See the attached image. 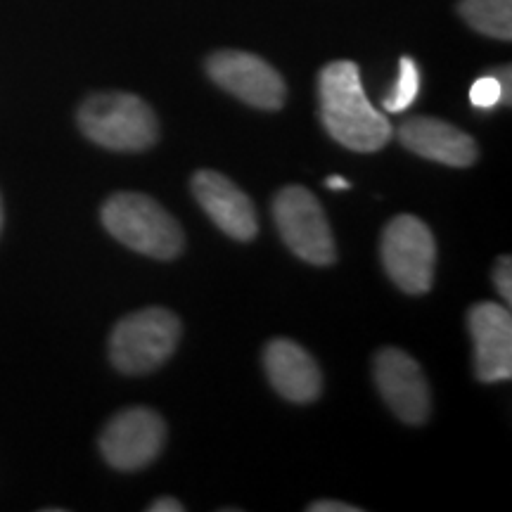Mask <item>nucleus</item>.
<instances>
[{
  "mask_svg": "<svg viewBox=\"0 0 512 512\" xmlns=\"http://www.w3.org/2000/svg\"><path fill=\"white\" fill-rule=\"evenodd\" d=\"M318 98L325 131L339 145L354 152H377L392 138V124L370 105L354 62L339 60L323 67Z\"/></svg>",
  "mask_w": 512,
  "mask_h": 512,
  "instance_id": "obj_1",
  "label": "nucleus"
},
{
  "mask_svg": "<svg viewBox=\"0 0 512 512\" xmlns=\"http://www.w3.org/2000/svg\"><path fill=\"white\" fill-rule=\"evenodd\" d=\"M102 223L121 245L152 259H174L183 252V230L152 197L117 192L102 207Z\"/></svg>",
  "mask_w": 512,
  "mask_h": 512,
  "instance_id": "obj_2",
  "label": "nucleus"
},
{
  "mask_svg": "<svg viewBox=\"0 0 512 512\" xmlns=\"http://www.w3.org/2000/svg\"><path fill=\"white\" fill-rule=\"evenodd\" d=\"M79 126L93 143L114 152H143L159 138L155 112L131 93L91 95L79 110Z\"/></svg>",
  "mask_w": 512,
  "mask_h": 512,
  "instance_id": "obj_3",
  "label": "nucleus"
},
{
  "mask_svg": "<svg viewBox=\"0 0 512 512\" xmlns=\"http://www.w3.org/2000/svg\"><path fill=\"white\" fill-rule=\"evenodd\" d=\"M181 339V320L169 309H143L121 318L110 339L114 368L126 375L157 370L174 354Z\"/></svg>",
  "mask_w": 512,
  "mask_h": 512,
  "instance_id": "obj_4",
  "label": "nucleus"
},
{
  "mask_svg": "<svg viewBox=\"0 0 512 512\" xmlns=\"http://www.w3.org/2000/svg\"><path fill=\"white\" fill-rule=\"evenodd\" d=\"M275 226L294 256L313 266H330L337 259L335 238L320 202L302 185H287L273 202Z\"/></svg>",
  "mask_w": 512,
  "mask_h": 512,
  "instance_id": "obj_5",
  "label": "nucleus"
},
{
  "mask_svg": "<svg viewBox=\"0 0 512 512\" xmlns=\"http://www.w3.org/2000/svg\"><path fill=\"white\" fill-rule=\"evenodd\" d=\"M434 261H437V242L425 221L401 214L387 223L382 233V264L403 292H430Z\"/></svg>",
  "mask_w": 512,
  "mask_h": 512,
  "instance_id": "obj_6",
  "label": "nucleus"
},
{
  "mask_svg": "<svg viewBox=\"0 0 512 512\" xmlns=\"http://www.w3.org/2000/svg\"><path fill=\"white\" fill-rule=\"evenodd\" d=\"M207 72L216 86L259 110H280L287 88L283 76L261 57L242 50H221L207 62Z\"/></svg>",
  "mask_w": 512,
  "mask_h": 512,
  "instance_id": "obj_7",
  "label": "nucleus"
},
{
  "mask_svg": "<svg viewBox=\"0 0 512 512\" xmlns=\"http://www.w3.org/2000/svg\"><path fill=\"white\" fill-rule=\"evenodd\" d=\"M166 425L150 408H126L107 422L100 451L117 470L131 472L150 465L162 453Z\"/></svg>",
  "mask_w": 512,
  "mask_h": 512,
  "instance_id": "obj_8",
  "label": "nucleus"
},
{
  "mask_svg": "<svg viewBox=\"0 0 512 512\" xmlns=\"http://www.w3.org/2000/svg\"><path fill=\"white\" fill-rule=\"evenodd\" d=\"M375 382L387 406L408 425L430 418V384L420 363L406 351L387 347L375 356Z\"/></svg>",
  "mask_w": 512,
  "mask_h": 512,
  "instance_id": "obj_9",
  "label": "nucleus"
},
{
  "mask_svg": "<svg viewBox=\"0 0 512 512\" xmlns=\"http://www.w3.org/2000/svg\"><path fill=\"white\" fill-rule=\"evenodd\" d=\"M475 342V370L482 382H505L512 377V316L508 306L482 302L467 316Z\"/></svg>",
  "mask_w": 512,
  "mask_h": 512,
  "instance_id": "obj_10",
  "label": "nucleus"
},
{
  "mask_svg": "<svg viewBox=\"0 0 512 512\" xmlns=\"http://www.w3.org/2000/svg\"><path fill=\"white\" fill-rule=\"evenodd\" d=\"M192 192L223 233L242 242L254 238L259 230L254 204L230 178L219 171H197L192 176Z\"/></svg>",
  "mask_w": 512,
  "mask_h": 512,
  "instance_id": "obj_11",
  "label": "nucleus"
},
{
  "mask_svg": "<svg viewBox=\"0 0 512 512\" xmlns=\"http://www.w3.org/2000/svg\"><path fill=\"white\" fill-rule=\"evenodd\" d=\"M399 138L403 147L411 150L413 155L446 166H458V169L472 166L479 155L475 138L448 121L434 117H413L403 121Z\"/></svg>",
  "mask_w": 512,
  "mask_h": 512,
  "instance_id": "obj_12",
  "label": "nucleus"
},
{
  "mask_svg": "<svg viewBox=\"0 0 512 512\" xmlns=\"http://www.w3.org/2000/svg\"><path fill=\"white\" fill-rule=\"evenodd\" d=\"M268 380L287 401L311 403L323 389L318 363L292 339H273L264 351Z\"/></svg>",
  "mask_w": 512,
  "mask_h": 512,
  "instance_id": "obj_13",
  "label": "nucleus"
},
{
  "mask_svg": "<svg viewBox=\"0 0 512 512\" xmlns=\"http://www.w3.org/2000/svg\"><path fill=\"white\" fill-rule=\"evenodd\" d=\"M460 15L479 34L498 41L512 38V0H460Z\"/></svg>",
  "mask_w": 512,
  "mask_h": 512,
  "instance_id": "obj_14",
  "label": "nucleus"
},
{
  "mask_svg": "<svg viewBox=\"0 0 512 512\" xmlns=\"http://www.w3.org/2000/svg\"><path fill=\"white\" fill-rule=\"evenodd\" d=\"M420 93V69L411 57H401V69H399V81L392 88V93L384 98V110L399 114L406 112L413 105L415 98Z\"/></svg>",
  "mask_w": 512,
  "mask_h": 512,
  "instance_id": "obj_15",
  "label": "nucleus"
},
{
  "mask_svg": "<svg viewBox=\"0 0 512 512\" xmlns=\"http://www.w3.org/2000/svg\"><path fill=\"white\" fill-rule=\"evenodd\" d=\"M470 102L477 110H494L498 102H510V67L498 69L472 83Z\"/></svg>",
  "mask_w": 512,
  "mask_h": 512,
  "instance_id": "obj_16",
  "label": "nucleus"
},
{
  "mask_svg": "<svg viewBox=\"0 0 512 512\" xmlns=\"http://www.w3.org/2000/svg\"><path fill=\"white\" fill-rule=\"evenodd\" d=\"M494 283L498 287V294L503 297L505 304L512 302V264L510 256H501L494 271Z\"/></svg>",
  "mask_w": 512,
  "mask_h": 512,
  "instance_id": "obj_17",
  "label": "nucleus"
},
{
  "mask_svg": "<svg viewBox=\"0 0 512 512\" xmlns=\"http://www.w3.org/2000/svg\"><path fill=\"white\" fill-rule=\"evenodd\" d=\"M311 512H358L356 505L339 503V501H316L309 505Z\"/></svg>",
  "mask_w": 512,
  "mask_h": 512,
  "instance_id": "obj_18",
  "label": "nucleus"
},
{
  "mask_svg": "<svg viewBox=\"0 0 512 512\" xmlns=\"http://www.w3.org/2000/svg\"><path fill=\"white\" fill-rule=\"evenodd\" d=\"M183 503L176 501V498H157L155 503L150 505V512H183Z\"/></svg>",
  "mask_w": 512,
  "mask_h": 512,
  "instance_id": "obj_19",
  "label": "nucleus"
},
{
  "mask_svg": "<svg viewBox=\"0 0 512 512\" xmlns=\"http://www.w3.org/2000/svg\"><path fill=\"white\" fill-rule=\"evenodd\" d=\"M325 185H328L330 190H349L351 188V183L347 181V178H342V176H330L328 181H325Z\"/></svg>",
  "mask_w": 512,
  "mask_h": 512,
  "instance_id": "obj_20",
  "label": "nucleus"
},
{
  "mask_svg": "<svg viewBox=\"0 0 512 512\" xmlns=\"http://www.w3.org/2000/svg\"><path fill=\"white\" fill-rule=\"evenodd\" d=\"M0 226H3V204H0Z\"/></svg>",
  "mask_w": 512,
  "mask_h": 512,
  "instance_id": "obj_21",
  "label": "nucleus"
}]
</instances>
